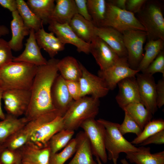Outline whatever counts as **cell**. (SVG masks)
<instances>
[{"instance_id":"3","label":"cell","mask_w":164,"mask_h":164,"mask_svg":"<svg viewBox=\"0 0 164 164\" xmlns=\"http://www.w3.org/2000/svg\"><path fill=\"white\" fill-rule=\"evenodd\" d=\"M99 99L85 96L74 101L63 116L64 129L74 131L86 120L94 118L99 112Z\"/></svg>"},{"instance_id":"37","label":"cell","mask_w":164,"mask_h":164,"mask_svg":"<svg viewBox=\"0 0 164 164\" xmlns=\"http://www.w3.org/2000/svg\"><path fill=\"white\" fill-rule=\"evenodd\" d=\"M77 142L75 138L72 139L61 152L51 154L50 156L51 164H64L75 152Z\"/></svg>"},{"instance_id":"27","label":"cell","mask_w":164,"mask_h":164,"mask_svg":"<svg viewBox=\"0 0 164 164\" xmlns=\"http://www.w3.org/2000/svg\"><path fill=\"white\" fill-rule=\"evenodd\" d=\"M137 152L126 153V158L136 164H164V151L152 154L150 148L143 146Z\"/></svg>"},{"instance_id":"17","label":"cell","mask_w":164,"mask_h":164,"mask_svg":"<svg viewBox=\"0 0 164 164\" xmlns=\"http://www.w3.org/2000/svg\"><path fill=\"white\" fill-rule=\"evenodd\" d=\"M51 94L54 108L63 117L74 100L68 91L65 80L60 75L58 74L54 80Z\"/></svg>"},{"instance_id":"38","label":"cell","mask_w":164,"mask_h":164,"mask_svg":"<svg viewBox=\"0 0 164 164\" xmlns=\"http://www.w3.org/2000/svg\"><path fill=\"white\" fill-rule=\"evenodd\" d=\"M119 130L121 134L124 135L128 133H132L136 135H140L143 129L126 113L122 123L119 125Z\"/></svg>"},{"instance_id":"39","label":"cell","mask_w":164,"mask_h":164,"mask_svg":"<svg viewBox=\"0 0 164 164\" xmlns=\"http://www.w3.org/2000/svg\"><path fill=\"white\" fill-rule=\"evenodd\" d=\"M1 164H19L22 158L19 150H12L5 148L0 154Z\"/></svg>"},{"instance_id":"18","label":"cell","mask_w":164,"mask_h":164,"mask_svg":"<svg viewBox=\"0 0 164 164\" xmlns=\"http://www.w3.org/2000/svg\"><path fill=\"white\" fill-rule=\"evenodd\" d=\"M117 85L119 91L115 99L119 107L122 110L130 104L141 102L135 76L125 78L119 82Z\"/></svg>"},{"instance_id":"23","label":"cell","mask_w":164,"mask_h":164,"mask_svg":"<svg viewBox=\"0 0 164 164\" xmlns=\"http://www.w3.org/2000/svg\"><path fill=\"white\" fill-rule=\"evenodd\" d=\"M11 22L12 37L8 42L12 50L19 51L23 47V41L25 36L29 35L30 29L24 24L17 10L12 12Z\"/></svg>"},{"instance_id":"47","label":"cell","mask_w":164,"mask_h":164,"mask_svg":"<svg viewBox=\"0 0 164 164\" xmlns=\"http://www.w3.org/2000/svg\"><path fill=\"white\" fill-rule=\"evenodd\" d=\"M0 5L12 12L17 9L16 0H0Z\"/></svg>"},{"instance_id":"15","label":"cell","mask_w":164,"mask_h":164,"mask_svg":"<svg viewBox=\"0 0 164 164\" xmlns=\"http://www.w3.org/2000/svg\"><path fill=\"white\" fill-rule=\"evenodd\" d=\"M90 53L95 59L101 70L111 67L120 58L101 39L96 36L90 44Z\"/></svg>"},{"instance_id":"50","label":"cell","mask_w":164,"mask_h":164,"mask_svg":"<svg viewBox=\"0 0 164 164\" xmlns=\"http://www.w3.org/2000/svg\"><path fill=\"white\" fill-rule=\"evenodd\" d=\"M9 32V30L6 26L3 25H0V37L8 34Z\"/></svg>"},{"instance_id":"33","label":"cell","mask_w":164,"mask_h":164,"mask_svg":"<svg viewBox=\"0 0 164 164\" xmlns=\"http://www.w3.org/2000/svg\"><path fill=\"white\" fill-rule=\"evenodd\" d=\"M17 10L25 25L36 32L43 26L42 22L32 12L23 0H16Z\"/></svg>"},{"instance_id":"29","label":"cell","mask_w":164,"mask_h":164,"mask_svg":"<svg viewBox=\"0 0 164 164\" xmlns=\"http://www.w3.org/2000/svg\"><path fill=\"white\" fill-rule=\"evenodd\" d=\"M57 67L65 80L79 81L81 76L80 63L73 57L68 56L59 60Z\"/></svg>"},{"instance_id":"20","label":"cell","mask_w":164,"mask_h":164,"mask_svg":"<svg viewBox=\"0 0 164 164\" xmlns=\"http://www.w3.org/2000/svg\"><path fill=\"white\" fill-rule=\"evenodd\" d=\"M95 32L96 35L104 41L120 58H127V52L122 33L107 26H95Z\"/></svg>"},{"instance_id":"41","label":"cell","mask_w":164,"mask_h":164,"mask_svg":"<svg viewBox=\"0 0 164 164\" xmlns=\"http://www.w3.org/2000/svg\"><path fill=\"white\" fill-rule=\"evenodd\" d=\"M12 50L8 42L0 37V69L12 61L14 57Z\"/></svg>"},{"instance_id":"48","label":"cell","mask_w":164,"mask_h":164,"mask_svg":"<svg viewBox=\"0 0 164 164\" xmlns=\"http://www.w3.org/2000/svg\"><path fill=\"white\" fill-rule=\"evenodd\" d=\"M126 1L127 0H111L107 2L119 9L126 10Z\"/></svg>"},{"instance_id":"55","label":"cell","mask_w":164,"mask_h":164,"mask_svg":"<svg viewBox=\"0 0 164 164\" xmlns=\"http://www.w3.org/2000/svg\"><path fill=\"white\" fill-rule=\"evenodd\" d=\"M25 164V163H20V164Z\"/></svg>"},{"instance_id":"46","label":"cell","mask_w":164,"mask_h":164,"mask_svg":"<svg viewBox=\"0 0 164 164\" xmlns=\"http://www.w3.org/2000/svg\"><path fill=\"white\" fill-rule=\"evenodd\" d=\"M147 0H127L126 10L133 13L141 10Z\"/></svg>"},{"instance_id":"56","label":"cell","mask_w":164,"mask_h":164,"mask_svg":"<svg viewBox=\"0 0 164 164\" xmlns=\"http://www.w3.org/2000/svg\"><path fill=\"white\" fill-rule=\"evenodd\" d=\"M0 164H1L0 163Z\"/></svg>"},{"instance_id":"2","label":"cell","mask_w":164,"mask_h":164,"mask_svg":"<svg viewBox=\"0 0 164 164\" xmlns=\"http://www.w3.org/2000/svg\"><path fill=\"white\" fill-rule=\"evenodd\" d=\"M38 67L29 63L10 62L0 69V87L4 91L30 90Z\"/></svg>"},{"instance_id":"16","label":"cell","mask_w":164,"mask_h":164,"mask_svg":"<svg viewBox=\"0 0 164 164\" xmlns=\"http://www.w3.org/2000/svg\"><path fill=\"white\" fill-rule=\"evenodd\" d=\"M64 129L63 117L58 116L37 128L32 133L28 142L39 147H47L52 137Z\"/></svg>"},{"instance_id":"32","label":"cell","mask_w":164,"mask_h":164,"mask_svg":"<svg viewBox=\"0 0 164 164\" xmlns=\"http://www.w3.org/2000/svg\"><path fill=\"white\" fill-rule=\"evenodd\" d=\"M164 40L161 39L148 40L144 48L145 51L137 70L143 71L163 50Z\"/></svg>"},{"instance_id":"34","label":"cell","mask_w":164,"mask_h":164,"mask_svg":"<svg viewBox=\"0 0 164 164\" xmlns=\"http://www.w3.org/2000/svg\"><path fill=\"white\" fill-rule=\"evenodd\" d=\"M106 3L105 0H87L88 12L96 27L101 26L104 21L106 12Z\"/></svg>"},{"instance_id":"24","label":"cell","mask_w":164,"mask_h":164,"mask_svg":"<svg viewBox=\"0 0 164 164\" xmlns=\"http://www.w3.org/2000/svg\"><path fill=\"white\" fill-rule=\"evenodd\" d=\"M75 138L77 142L75 154L68 164H97L93 159L90 143L84 132H79Z\"/></svg>"},{"instance_id":"19","label":"cell","mask_w":164,"mask_h":164,"mask_svg":"<svg viewBox=\"0 0 164 164\" xmlns=\"http://www.w3.org/2000/svg\"><path fill=\"white\" fill-rule=\"evenodd\" d=\"M35 31L30 29L24 50L19 56L13 57L12 61L26 62L37 67L46 64L47 60L42 56L35 37Z\"/></svg>"},{"instance_id":"6","label":"cell","mask_w":164,"mask_h":164,"mask_svg":"<svg viewBox=\"0 0 164 164\" xmlns=\"http://www.w3.org/2000/svg\"><path fill=\"white\" fill-rule=\"evenodd\" d=\"M106 2L105 17L101 26L111 27L121 33L132 30L145 31V28L134 13L119 9Z\"/></svg>"},{"instance_id":"22","label":"cell","mask_w":164,"mask_h":164,"mask_svg":"<svg viewBox=\"0 0 164 164\" xmlns=\"http://www.w3.org/2000/svg\"><path fill=\"white\" fill-rule=\"evenodd\" d=\"M54 35L52 32H46L43 26L35 32V38L39 47L45 50L51 58L63 50L65 45Z\"/></svg>"},{"instance_id":"43","label":"cell","mask_w":164,"mask_h":164,"mask_svg":"<svg viewBox=\"0 0 164 164\" xmlns=\"http://www.w3.org/2000/svg\"><path fill=\"white\" fill-rule=\"evenodd\" d=\"M74 1L77 13L85 19L92 21L88 9L87 0H74Z\"/></svg>"},{"instance_id":"28","label":"cell","mask_w":164,"mask_h":164,"mask_svg":"<svg viewBox=\"0 0 164 164\" xmlns=\"http://www.w3.org/2000/svg\"><path fill=\"white\" fill-rule=\"evenodd\" d=\"M29 121L25 117L19 118L7 114L4 119L0 121V144H3Z\"/></svg>"},{"instance_id":"21","label":"cell","mask_w":164,"mask_h":164,"mask_svg":"<svg viewBox=\"0 0 164 164\" xmlns=\"http://www.w3.org/2000/svg\"><path fill=\"white\" fill-rule=\"evenodd\" d=\"M22 163L26 164H51V152L48 146L40 148L27 142L18 149Z\"/></svg>"},{"instance_id":"31","label":"cell","mask_w":164,"mask_h":164,"mask_svg":"<svg viewBox=\"0 0 164 164\" xmlns=\"http://www.w3.org/2000/svg\"><path fill=\"white\" fill-rule=\"evenodd\" d=\"M123 110L142 129L152 118V114L141 102L130 104Z\"/></svg>"},{"instance_id":"36","label":"cell","mask_w":164,"mask_h":164,"mask_svg":"<svg viewBox=\"0 0 164 164\" xmlns=\"http://www.w3.org/2000/svg\"><path fill=\"white\" fill-rule=\"evenodd\" d=\"M164 130V121L162 119H154L149 122L144 127L139 135L131 143L140 144L144 141L157 132Z\"/></svg>"},{"instance_id":"4","label":"cell","mask_w":164,"mask_h":164,"mask_svg":"<svg viewBox=\"0 0 164 164\" xmlns=\"http://www.w3.org/2000/svg\"><path fill=\"white\" fill-rule=\"evenodd\" d=\"M160 2L147 0L137 13L138 19L145 29L148 40H164V18Z\"/></svg>"},{"instance_id":"5","label":"cell","mask_w":164,"mask_h":164,"mask_svg":"<svg viewBox=\"0 0 164 164\" xmlns=\"http://www.w3.org/2000/svg\"><path fill=\"white\" fill-rule=\"evenodd\" d=\"M97 121L102 124L105 128V144L108 152V159L117 160L121 152L126 153L139 150L128 141L119 130V124L102 118Z\"/></svg>"},{"instance_id":"45","label":"cell","mask_w":164,"mask_h":164,"mask_svg":"<svg viewBox=\"0 0 164 164\" xmlns=\"http://www.w3.org/2000/svg\"><path fill=\"white\" fill-rule=\"evenodd\" d=\"M164 143V130L149 137L139 144L142 146L152 144H163Z\"/></svg>"},{"instance_id":"8","label":"cell","mask_w":164,"mask_h":164,"mask_svg":"<svg viewBox=\"0 0 164 164\" xmlns=\"http://www.w3.org/2000/svg\"><path fill=\"white\" fill-rule=\"evenodd\" d=\"M127 52L128 63L132 69L137 70L143 56V45L147 38L145 31L129 30L122 33Z\"/></svg>"},{"instance_id":"7","label":"cell","mask_w":164,"mask_h":164,"mask_svg":"<svg viewBox=\"0 0 164 164\" xmlns=\"http://www.w3.org/2000/svg\"><path fill=\"white\" fill-rule=\"evenodd\" d=\"M80 127L82 128L89 140L93 155L98 157L103 163L108 160L105 147V128L103 125L94 118L84 121Z\"/></svg>"},{"instance_id":"13","label":"cell","mask_w":164,"mask_h":164,"mask_svg":"<svg viewBox=\"0 0 164 164\" xmlns=\"http://www.w3.org/2000/svg\"><path fill=\"white\" fill-rule=\"evenodd\" d=\"M141 102L152 114L157 111L156 84L153 75L139 72L135 76Z\"/></svg>"},{"instance_id":"54","label":"cell","mask_w":164,"mask_h":164,"mask_svg":"<svg viewBox=\"0 0 164 164\" xmlns=\"http://www.w3.org/2000/svg\"><path fill=\"white\" fill-rule=\"evenodd\" d=\"M114 164H117V160L115 159H113L112 160Z\"/></svg>"},{"instance_id":"51","label":"cell","mask_w":164,"mask_h":164,"mask_svg":"<svg viewBox=\"0 0 164 164\" xmlns=\"http://www.w3.org/2000/svg\"><path fill=\"white\" fill-rule=\"evenodd\" d=\"M121 162L122 164H131L129 163L125 159H121Z\"/></svg>"},{"instance_id":"30","label":"cell","mask_w":164,"mask_h":164,"mask_svg":"<svg viewBox=\"0 0 164 164\" xmlns=\"http://www.w3.org/2000/svg\"><path fill=\"white\" fill-rule=\"evenodd\" d=\"M54 0H28L26 3L32 12L43 22L49 24L54 10Z\"/></svg>"},{"instance_id":"14","label":"cell","mask_w":164,"mask_h":164,"mask_svg":"<svg viewBox=\"0 0 164 164\" xmlns=\"http://www.w3.org/2000/svg\"><path fill=\"white\" fill-rule=\"evenodd\" d=\"M48 29L53 32L65 44H70L75 46L79 53H90V45L81 40L74 33L69 24H60L51 21Z\"/></svg>"},{"instance_id":"11","label":"cell","mask_w":164,"mask_h":164,"mask_svg":"<svg viewBox=\"0 0 164 164\" xmlns=\"http://www.w3.org/2000/svg\"><path fill=\"white\" fill-rule=\"evenodd\" d=\"M139 71L131 68L127 58H120L114 65L103 70H99L98 76L104 81L109 90H113L118 83L126 78L135 76Z\"/></svg>"},{"instance_id":"49","label":"cell","mask_w":164,"mask_h":164,"mask_svg":"<svg viewBox=\"0 0 164 164\" xmlns=\"http://www.w3.org/2000/svg\"><path fill=\"white\" fill-rule=\"evenodd\" d=\"M4 91L0 87V119L3 120L5 117V115L3 112L1 104V100L2 98V95Z\"/></svg>"},{"instance_id":"35","label":"cell","mask_w":164,"mask_h":164,"mask_svg":"<svg viewBox=\"0 0 164 164\" xmlns=\"http://www.w3.org/2000/svg\"><path fill=\"white\" fill-rule=\"evenodd\" d=\"M74 134V131L64 129L54 135L47 144L51 154L57 153L64 148L72 139Z\"/></svg>"},{"instance_id":"40","label":"cell","mask_w":164,"mask_h":164,"mask_svg":"<svg viewBox=\"0 0 164 164\" xmlns=\"http://www.w3.org/2000/svg\"><path fill=\"white\" fill-rule=\"evenodd\" d=\"M142 73L153 75L156 73H160L164 77V51H161Z\"/></svg>"},{"instance_id":"52","label":"cell","mask_w":164,"mask_h":164,"mask_svg":"<svg viewBox=\"0 0 164 164\" xmlns=\"http://www.w3.org/2000/svg\"><path fill=\"white\" fill-rule=\"evenodd\" d=\"M5 148V147L3 145L0 144V154Z\"/></svg>"},{"instance_id":"44","label":"cell","mask_w":164,"mask_h":164,"mask_svg":"<svg viewBox=\"0 0 164 164\" xmlns=\"http://www.w3.org/2000/svg\"><path fill=\"white\" fill-rule=\"evenodd\" d=\"M156 87V104L160 108L164 104V77L158 80Z\"/></svg>"},{"instance_id":"25","label":"cell","mask_w":164,"mask_h":164,"mask_svg":"<svg viewBox=\"0 0 164 164\" xmlns=\"http://www.w3.org/2000/svg\"><path fill=\"white\" fill-rule=\"evenodd\" d=\"M69 24L80 39L88 44L96 36L95 26L93 22L85 19L78 13L74 16Z\"/></svg>"},{"instance_id":"1","label":"cell","mask_w":164,"mask_h":164,"mask_svg":"<svg viewBox=\"0 0 164 164\" xmlns=\"http://www.w3.org/2000/svg\"><path fill=\"white\" fill-rule=\"evenodd\" d=\"M59 60L51 58L46 64L37 67L30 89V104L24 116L29 121L43 115L60 113L53 104L51 94L52 84L58 75Z\"/></svg>"},{"instance_id":"42","label":"cell","mask_w":164,"mask_h":164,"mask_svg":"<svg viewBox=\"0 0 164 164\" xmlns=\"http://www.w3.org/2000/svg\"><path fill=\"white\" fill-rule=\"evenodd\" d=\"M66 80L68 91L74 101L81 98V90L79 81Z\"/></svg>"},{"instance_id":"53","label":"cell","mask_w":164,"mask_h":164,"mask_svg":"<svg viewBox=\"0 0 164 164\" xmlns=\"http://www.w3.org/2000/svg\"><path fill=\"white\" fill-rule=\"evenodd\" d=\"M96 160L97 161V164H102L101 162V161L98 157H96Z\"/></svg>"},{"instance_id":"26","label":"cell","mask_w":164,"mask_h":164,"mask_svg":"<svg viewBox=\"0 0 164 164\" xmlns=\"http://www.w3.org/2000/svg\"><path fill=\"white\" fill-rule=\"evenodd\" d=\"M56 4L50 18L60 24H69L77 13L74 0H56Z\"/></svg>"},{"instance_id":"12","label":"cell","mask_w":164,"mask_h":164,"mask_svg":"<svg viewBox=\"0 0 164 164\" xmlns=\"http://www.w3.org/2000/svg\"><path fill=\"white\" fill-rule=\"evenodd\" d=\"M80 64L82 71L79 80L81 97L90 95L99 99L106 96L110 90L104 80L89 72L81 63Z\"/></svg>"},{"instance_id":"10","label":"cell","mask_w":164,"mask_h":164,"mask_svg":"<svg viewBox=\"0 0 164 164\" xmlns=\"http://www.w3.org/2000/svg\"><path fill=\"white\" fill-rule=\"evenodd\" d=\"M30 90L12 89L4 91L2 99L7 114L16 117L24 115L30 104Z\"/></svg>"},{"instance_id":"9","label":"cell","mask_w":164,"mask_h":164,"mask_svg":"<svg viewBox=\"0 0 164 164\" xmlns=\"http://www.w3.org/2000/svg\"><path fill=\"white\" fill-rule=\"evenodd\" d=\"M59 116H61L59 113L55 112L43 115L29 121L3 145L5 148L12 150L19 149L28 142L32 133L37 128Z\"/></svg>"}]
</instances>
